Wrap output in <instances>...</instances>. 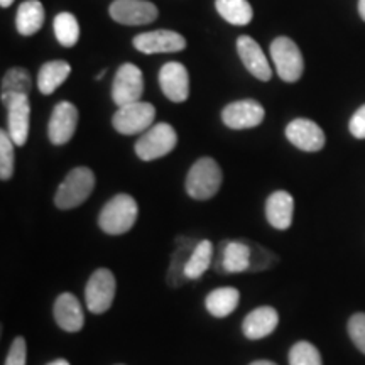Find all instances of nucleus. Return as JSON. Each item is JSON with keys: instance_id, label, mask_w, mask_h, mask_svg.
Here are the masks:
<instances>
[{"instance_id": "obj_2", "label": "nucleus", "mask_w": 365, "mask_h": 365, "mask_svg": "<svg viewBox=\"0 0 365 365\" xmlns=\"http://www.w3.org/2000/svg\"><path fill=\"white\" fill-rule=\"evenodd\" d=\"M223 175L215 159L202 158L190 168L186 176V191L191 198L210 200L220 190Z\"/></svg>"}, {"instance_id": "obj_5", "label": "nucleus", "mask_w": 365, "mask_h": 365, "mask_svg": "<svg viewBox=\"0 0 365 365\" xmlns=\"http://www.w3.org/2000/svg\"><path fill=\"white\" fill-rule=\"evenodd\" d=\"M156 120V108L149 102H139L118 107L115 115L112 118V125L118 134L122 135H134L144 134L150 129Z\"/></svg>"}, {"instance_id": "obj_35", "label": "nucleus", "mask_w": 365, "mask_h": 365, "mask_svg": "<svg viewBox=\"0 0 365 365\" xmlns=\"http://www.w3.org/2000/svg\"><path fill=\"white\" fill-rule=\"evenodd\" d=\"M249 365H277V364L271 362V360H255V362L249 364Z\"/></svg>"}, {"instance_id": "obj_24", "label": "nucleus", "mask_w": 365, "mask_h": 365, "mask_svg": "<svg viewBox=\"0 0 365 365\" xmlns=\"http://www.w3.org/2000/svg\"><path fill=\"white\" fill-rule=\"evenodd\" d=\"M213 261V244L210 240H202L195 245L188 262L185 267V277L190 281L200 279L208 271Z\"/></svg>"}, {"instance_id": "obj_17", "label": "nucleus", "mask_w": 365, "mask_h": 365, "mask_svg": "<svg viewBox=\"0 0 365 365\" xmlns=\"http://www.w3.org/2000/svg\"><path fill=\"white\" fill-rule=\"evenodd\" d=\"M279 325V314L272 307H261L250 312L242 322V331L249 340H261L271 335Z\"/></svg>"}, {"instance_id": "obj_15", "label": "nucleus", "mask_w": 365, "mask_h": 365, "mask_svg": "<svg viewBox=\"0 0 365 365\" xmlns=\"http://www.w3.org/2000/svg\"><path fill=\"white\" fill-rule=\"evenodd\" d=\"M7 124L9 135L17 148H22L29 137L31 103L27 95H17L7 102Z\"/></svg>"}, {"instance_id": "obj_16", "label": "nucleus", "mask_w": 365, "mask_h": 365, "mask_svg": "<svg viewBox=\"0 0 365 365\" xmlns=\"http://www.w3.org/2000/svg\"><path fill=\"white\" fill-rule=\"evenodd\" d=\"M237 51H239L244 66L247 68L249 73H252L255 78L261 81L271 80L272 70L257 41L250 38V36H240L237 39Z\"/></svg>"}, {"instance_id": "obj_25", "label": "nucleus", "mask_w": 365, "mask_h": 365, "mask_svg": "<svg viewBox=\"0 0 365 365\" xmlns=\"http://www.w3.org/2000/svg\"><path fill=\"white\" fill-rule=\"evenodd\" d=\"M217 12L232 26H247L254 17L247 0H215Z\"/></svg>"}, {"instance_id": "obj_20", "label": "nucleus", "mask_w": 365, "mask_h": 365, "mask_svg": "<svg viewBox=\"0 0 365 365\" xmlns=\"http://www.w3.org/2000/svg\"><path fill=\"white\" fill-rule=\"evenodd\" d=\"M250 267H252V249H250V245L239 240L227 242L225 247L222 249L220 269L228 274H235L247 271Z\"/></svg>"}, {"instance_id": "obj_21", "label": "nucleus", "mask_w": 365, "mask_h": 365, "mask_svg": "<svg viewBox=\"0 0 365 365\" xmlns=\"http://www.w3.org/2000/svg\"><path fill=\"white\" fill-rule=\"evenodd\" d=\"M240 293L235 287H217L205 299V307L208 313L215 318H225L232 314L239 307Z\"/></svg>"}, {"instance_id": "obj_27", "label": "nucleus", "mask_w": 365, "mask_h": 365, "mask_svg": "<svg viewBox=\"0 0 365 365\" xmlns=\"http://www.w3.org/2000/svg\"><path fill=\"white\" fill-rule=\"evenodd\" d=\"M54 34H56L58 43L65 48H71L78 43L80 38V26L76 17L70 12H61L54 17L53 22Z\"/></svg>"}, {"instance_id": "obj_1", "label": "nucleus", "mask_w": 365, "mask_h": 365, "mask_svg": "<svg viewBox=\"0 0 365 365\" xmlns=\"http://www.w3.org/2000/svg\"><path fill=\"white\" fill-rule=\"evenodd\" d=\"M137 213H139L137 202L130 195H115L100 212L98 225L105 234L122 235L134 227Z\"/></svg>"}, {"instance_id": "obj_6", "label": "nucleus", "mask_w": 365, "mask_h": 365, "mask_svg": "<svg viewBox=\"0 0 365 365\" xmlns=\"http://www.w3.org/2000/svg\"><path fill=\"white\" fill-rule=\"evenodd\" d=\"M178 144V134L170 124H156L144 132L135 143V154L143 161H156L170 154Z\"/></svg>"}, {"instance_id": "obj_34", "label": "nucleus", "mask_w": 365, "mask_h": 365, "mask_svg": "<svg viewBox=\"0 0 365 365\" xmlns=\"http://www.w3.org/2000/svg\"><path fill=\"white\" fill-rule=\"evenodd\" d=\"M359 12L360 17L365 21V0H359Z\"/></svg>"}, {"instance_id": "obj_19", "label": "nucleus", "mask_w": 365, "mask_h": 365, "mask_svg": "<svg viewBox=\"0 0 365 365\" xmlns=\"http://www.w3.org/2000/svg\"><path fill=\"white\" fill-rule=\"evenodd\" d=\"M294 198L287 191H274L266 202V218L271 227L277 230H287L293 225Z\"/></svg>"}, {"instance_id": "obj_29", "label": "nucleus", "mask_w": 365, "mask_h": 365, "mask_svg": "<svg viewBox=\"0 0 365 365\" xmlns=\"http://www.w3.org/2000/svg\"><path fill=\"white\" fill-rule=\"evenodd\" d=\"M193 242L186 240L185 245H178L175 255H173L171 261V267H170V274H168V279L171 281L173 286H178L181 277H185V267L186 262H188L191 252H193L195 245H191Z\"/></svg>"}, {"instance_id": "obj_28", "label": "nucleus", "mask_w": 365, "mask_h": 365, "mask_svg": "<svg viewBox=\"0 0 365 365\" xmlns=\"http://www.w3.org/2000/svg\"><path fill=\"white\" fill-rule=\"evenodd\" d=\"M289 365H323L318 349L309 341H296L289 350Z\"/></svg>"}, {"instance_id": "obj_4", "label": "nucleus", "mask_w": 365, "mask_h": 365, "mask_svg": "<svg viewBox=\"0 0 365 365\" xmlns=\"http://www.w3.org/2000/svg\"><path fill=\"white\" fill-rule=\"evenodd\" d=\"M271 58L277 75L286 83H296L304 71V59L293 39L276 38L271 44Z\"/></svg>"}, {"instance_id": "obj_32", "label": "nucleus", "mask_w": 365, "mask_h": 365, "mask_svg": "<svg viewBox=\"0 0 365 365\" xmlns=\"http://www.w3.org/2000/svg\"><path fill=\"white\" fill-rule=\"evenodd\" d=\"M26 359H27L26 340L22 339V336H17V339L12 341L11 349H9L6 365H26Z\"/></svg>"}, {"instance_id": "obj_23", "label": "nucleus", "mask_w": 365, "mask_h": 365, "mask_svg": "<svg viewBox=\"0 0 365 365\" xmlns=\"http://www.w3.org/2000/svg\"><path fill=\"white\" fill-rule=\"evenodd\" d=\"M71 73L70 63L61 61V59H56V61H49L46 65L41 66L38 73V88L43 95H51L54 90H58L59 86L65 83L68 76Z\"/></svg>"}, {"instance_id": "obj_8", "label": "nucleus", "mask_w": 365, "mask_h": 365, "mask_svg": "<svg viewBox=\"0 0 365 365\" xmlns=\"http://www.w3.org/2000/svg\"><path fill=\"white\" fill-rule=\"evenodd\" d=\"M144 93L143 71L132 63H125L118 68L115 80L112 83V100L117 107L139 102Z\"/></svg>"}, {"instance_id": "obj_18", "label": "nucleus", "mask_w": 365, "mask_h": 365, "mask_svg": "<svg viewBox=\"0 0 365 365\" xmlns=\"http://www.w3.org/2000/svg\"><path fill=\"white\" fill-rule=\"evenodd\" d=\"M54 319H56L58 327L61 330L76 333L83 328L85 314L81 309L80 301L76 299L75 294L63 293L56 298L54 303Z\"/></svg>"}, {"instance_id": "obj_22", "label": "nucleus", "mask_w": 365, "mask_h": 365, "mask_svg": "<svg viewBox=\"0 0 365 365\" xmlns=\"http://www.w3.org/2000/svg\"><path fill=\"white\" fill-rule=\"evenodd\" d=\"M44 24V7L39 0H26L17 9L16 26L21 36H34Z\"/></svg>"}, {"instance_id": "obj_36", "label": "nucleus", "mask_w": 365, "mask_h": 365, "mask_svg": "<svg viewBox=\"0 0 365 365\" xmlns=\"http://www.w3.org/2000/svg\"><path fill=\"white\" fill-rule=\"evenodd\" d=\"M48 365H70V362L65 359H58V360H53V362H49Z\"/></svg>"}, {"instance_id": "obj_3", "label": "nucleus", "mask_w": 365, "mask_h": 365, "mask_svg": "<svg viewBox=\"0 0 365 365\" xmlns=\"http://www.w3.org/2000/svg\"><path fill=\"white\" fill-rule=\"evenodd\" d=\"M95 188V175L88 168L80 166L68 173L65 181L58 186L54 195V205L59 210H71L80 207L88 200Z\"/></svg>"}, {"instance_id": "obj_13", "label": "nucleus", "mask_w": 365, "mask_h": 365, "mask_svg": "<svg viewBox=\"0 0 365 365\" xmlns=\"http://www.w3.org/2000/svg\"><path fill=\"white\" fill-rule=\"evenodd\" d=\"M159 86L171 102L181 103L190 97V75L185 65L171 61L159 71Z\"/></svg>"}, {"instance_id": "obj_39", "label": "nucleus", "mask_w": 365, "mask_h": 365, "mask_svg": "<svg viewBox=\"0 0 365 365\" xmlns=\"http://www.w3.org/2000/svg\"><path fill=\"white\" fill-rule=\"evenodd\" d=\"M118 365H122V364H118Z\"/></svg>"}, {"instance_id": "obj_38", "label": "nucleus", "mask_w": 365, "mask_h": 365, "mask_svg": "<svg viewBox=\"0 0 365 365\" xmlns=\"http://www.w3.org/2000/svg\"><path fill=\"white\" fill-rule=\"evenodd\" d=\"M105 73H107V70H103V71H100L98 75H97V80H102L103 76H105Z\"/></svg>"}, {"instance_id": "obj_31", "label": "nucleus", "mask_w": 365, "mask_h": 365, "mask_svg": "<svg viewBox=\"0 0 365 365\" xmlns=\"http://www.w3.org/2000/svg\"><path fill=\"white\" fill-rule=\"evenodd\" d=\"M349 335L354 345L365 355V313H355L349 319Z\"/></svg>"}, {"instance_id": "obj_10", "label": "nucleus", "mask_w": 365, "mask_h": 365, "mask_svg": "<svg viewBox=\"0 0 365 365\" xmlns=\"http://www.w3.org/2000/svg\"><path fill=\"white\" fill-rule=\"evenodd\" d=\"M158 16V7L148 0H115L110 6L112 19L124 26L150 24Z\"/></svg>"}, {"instance_id": "obj_14", "label": "nucleus", "mask_w": 365, "mask_h": 365, "mask_svg": "<svg viewBox=\"0 0 365 365\" xmlns=\"http://www.w3.org/2000/svg\"><path fill=\"white\" fill-rule=\"evenodd\" d=\"M78 125V110L70 102H59L51 113L48 125V135L51 144L63 145L70 143Z\"/></svg>"}, {"instance_id": "obj_9", "label": "nucleus", "mask_w": 365, "mask_h": 365, "mask_svg": "<svg viewBox=\"0 0 365 365\" xmlns=\"http://www.w3.org/2000/svg\"><path fill=\"white\" fill-rule=\"evenodd\" d=\"M266 110L255 100H239V102L228 103L222 112L223 124L234 130L252 129L262 124Z\"/></svg>"}, {"instance_id": "obj_11", "label": "nucleus", "mask_w": 365, "mask_h": 365, "mask_svg": "<svg viewBox=\"0 0 365 365\" xmlns=\"http://www.w3.org/2000/svg\"><path fill=\"white\" fill-rule=\"evenodd\" d=\"M286 137L294 148L307 153H318L325 145V132L309 118H294L286 127Z\"/></svg>"}, {"instance_id": "obj_33", "label": "nucleus", "mask_w": 365, "mask_h": 365, "mask_svg": "<svg viewBox=\"0 0 365 365\" xmlns=\"http://www.w3.org/2000/svg\"><path fill=\"white\" fill-rule=\"evenodd\" d=\"M349 129L350 134L354 137H357V139H365V105H362V107L354 113L352 118H350Z\"/></svg>"}, {"instance_id": "obj_30", "label": "nucleus", "mask_w": 365, "mask_h": 365, "mask_svg": "<svg viewBox=\"0 0 365 365\" xmlns=\"http://www.w3.org/2000/svg\"><path fill=\"white\" fill-rule=\"evenodd\" d=\"M14 140L9 132L0 130V180L7 181L14 175Z\"/></svg>"}, {"instance_id": "obj_12", "label": "nucleus", "mask_w": 365, "mask_h": 365, "mask_svg": "<svg viewBox=\"0 0 365 365\" xmlns=\"http://www.w3.org/2000/svg\"><path fill=\"white\" fill-rule=\"evenodd\" d=\"M134 48L144 54L178 53L186 48V39L175 31H149L135 36Z\"/></svg>"}, {"instance_id": "obj_7", "label": "nucleus", "mask_w": 365, "mask_h": 365, "mask_svg": "<svg viewBox=\"0 0 365 365\" xmlns=\"http://www.w3.org/2000/svg\"><path fill=\"white\" fill-rule=\"evenodd\" d=\"M117 293L115 276L108 269L100 267L90 276L85 287V303L88 312L102 314L112 307Z\"/></svg>"}, {"instance_id": "obj_26", "label": "nucleus", "mask_w": 365, "mask_h": 365, "mask_svg": "<svg viewBox=\"0 0 365 365\" xmlns=\"http://www.w3.org/2000/svg\"><path fill=\"white\" fill-rule=\"evenodd\" d=\"M33 86V80H31L29 71L24 68H11L2 80V103L7 105V102L17 95H27Z\"/></svg>"}, {"instance_id": "obj_37", "label": "nucleus", "mask_w": 365, "mask_h": 365, "mask_svg": "<svg viewBox=\"0 0 365 365\" xmlns=\"http://www.w3.org/2000/svg\"><path fill=\"white\" fill-rule=\"evenodd\" d=\"M12 2H14V0H0V6L6 9L9 6H12Z\"/></svg>"}]
</instances>
